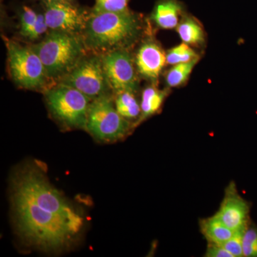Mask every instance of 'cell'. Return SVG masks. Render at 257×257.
Here are the masks:
<instances>
[{"label":"cell","instance_id":"8","mask_svg":"<svg viewBox=\"0 0 257 257\" xmlns=\"http://www.w3.org/2000/svg\"><path fill=\"white\" fill-rule=\"evenodd\" d=\"M49 31L82 35L90 8L64 1L40 2Z\"/></svg>","mask_w":257,"mask_h":257},{"label":"cell","instance_id":"24","mask_svg":"<svg viewBox=\"0 0 257 257\" xmlns=\"http://www.w3.org/2000/svg\"><path fill=\"white\" fill-rule=\"evenodd\" d=\"M205 256L207 257H233L230 254L222 245L218 243H208Z\"/></svg>","mask_w":257,"mask_h":257},{"label":"cell","instance_id":"13","mask_svg":"<svg viewBox=\"0 0 257 257\" xmlns=\"http://www.w3.org/2000/svg\"><path fill=\"white\" fill-rule=\"evenodd\" d=\"M200 229L208 243L218 244L226 242L237 232L226 226L215 214L201 221Z\"/></svg>","mask_w":257,"mask_h":257},{"label":"cell","instance_id":"11","mask_svg":"<svg viewBox=\"0 0 257 257\" xmlns=\"http://www.w3.org/2000/svg\"><path fill=\"white\" fill-rule=\"evenodd\" d=\"M135 61L139 75L156 84L167 64V57L160 44L153 39L148 38L140 45Z\"/></svg>","mask_w":257,"mask_h":257},{"label":"cell","instance_id":"20","mask_svg":"<svg viewBox=\"0 0 257 257\" xmlns=\"http://www.w3.org/2000/svg\"><path fill=\"white\" fill-rule=\"evenodd\" d=\"M243 253L245 257H257V226L251 223L243 233Z\"/></svg>","mask_w":257,"mask_h":257},{"label":"cell","instance_id":"18","mask_svg":"<svg viewBox=\"0 0 257 257\" xmlns=\"http://www.w3.org/2000/svg\"><path fill=\"white\" fill-rule=\"evenodd\" d=\"M166 57H167V64L171 65L186 63L196 59H199L197 52L184 42L170 49L166 54Z\"/></svg>","mask_w":257,"mask_h":257},{"label":"cell","instance_id":"1","mask_svg":"<svg viewBox=\"0 0 257 257\" xmlns=\"http://www.w3.org/2000/svg\"><path fill=\"white\" fill-rule=\"evenodd\" d=\"M12 203L20 236L43 251L68 247L82 231L83 216L50 183L37 163L27 164L15 172Z\"/></svg>","mask_w":257,"mask_h":257},{"label":"cell","instance_id":"6","mask_svg":"<svg viewBox=\"0 0 257 257\" xmlns=\"http://www.w3.org/2000/svg\"><path fill=\"white\" fill-rule=\"evenodd\" d=\"M58 83L77 89L92 101L102 96L114 95L102 55L92 52H88Z\"/></svg>","mask_w":257,"mask_h":257},{"label":"cell","instance_id":"22","mask_svg":"<svg viewBox=\"0 0 257 257\" xmlns=\"http://www.w3.org/2000/svg\"><path fill=\"white\" fill-rule=\"evenodd\" d=\"M37 11H38V16H37L36 23H35L28 39L29 41L34 42V43L40 42L49 32L43 9L40 4L39 5Z\"/></svg>","mask_w":257,"mask_h":257},{"label":"cell","instance_id":"17","mask_svg":"<svg viewBox=\"0 0 257 257\" xmlns=\"http://www.w3.org/2000/svg\"><path fill=\"white\" fill-rule=\"evenodd\" d=\"M198 61L199 59H196L186 63L173 65L166 75L167 86L169 87H177L187 82Z\"/></svg>","mask_w":257,"mask_h":257},{"label":"cell","instance_id":"12","mask_svg":"<svg viewBox=\"0 0 257 257\" xmlns=\"http://www.w3.org/2000/svg\"><path fill=\"white\" fill-rule=\"evenodd\" d=\"M183 7L177 0H159L151 15V20L164 30H172L179 25Z\"/></svg>","mask_w":257,"mask_h":257},{"label":"cell","instance_id":"14","mask_svg":"<svg viewBox=\"0 0 257 257\" xmlns=\"http://www.w3.org/2000/svg\"><path fill=\"white\" fill-rule=\"evenodd\" d=\"M167 95V91L159 89L155 84L145 88L142 94V100L140 102L142 112L138 123L160 110Z\"/></svg>","mask_w":257,"mask_h":257},{"label":"cell","instance_id":"3","mask_svg":"<svg viewBox=\"0 0 257 257\" xmlns=\"http://www.w3.org/2000/svg\"><path fill=\"white\" fill-rule=\"evenodd\" d=\"M31 46L45 66L50 86L60 82L89 52L81 35L57 31H49Z\"/></svg>","mask_w":257,"mask_h":257},{"label":"cell","instance_id":"4","mask_svg":"<svg viewBox=\"0 0 257 257\" xmlns=\"http://www.w3.org/2000/svg\"><path fill=\"white\" fill-rule=\"evenodd\" d=\"M10 78L22 89L44 92L50 87L45 66L31 45H24L3 37Z\"/></svg>","mask_w":257,"mask_h":257},{"label":"cell","instance_id":"25","mask_svg":"<svg viewBox=\"0 0 257 257\" xmlns=\"http://www.w3.org/2000/svg\"><path fill=\"white\" fill-rule=\"evenodd\" d=\"M32 1H64V2H69V3H77L76 0H32Z\"/></svg>","mask_w":257,"mask_h":257},{"label":"cell","instance_id":"9","mask_svg":"<svg viewBox=\"0 0 257 257\" xmlns=\"http://www.w3.org/2000/svg\"><path fill=\"white\" fill-rule=\"evenodd\" d=\"M102 55L106 75L113 92L136 93L140 87L135 57L130 50H117Z\"/></svg>","mask_w":257,"mask_h":257},{"label":"cell","instance_id":"19","mask_svg":"<svg viewBox=\"0 0 257 257\" xmlns=\"http://www.w3.org/2000/svg\"><path fill=\"white\" fill-rule=\"evenodd\" d=\"M18 13L20 19V34L28 40L36 23L38 11L31 7L22 5L19 8Z\"/></svg>","mask_w":257,"mask_h":257},{"label":"cell","instance_id":"7","mask_svg":"<svg viewBox=\"0 0 257 257\" xmlns=\"http://www.w3.org/2000/svg\"><path fill=\"white\" fill-rule=\"evenodd\" d=\"M132 124L116 110L114 95L105 96L91 101L86 130L104 143L118 141L127 135Z\"/></svg>","mask_w":257,"mask_h":257},{"label":"cell","instance_id":"23","mask_svg":"<svg viewBox=\"0 0 257 257\" xmlns=\"http://www.w3.org/2000/svg\"><path fill=\"white\" fill-rule=\"evenodd\" d=\"M244 231H237L232 238L222 243L223 247L233 257H242L243 236Z\"/></svg>","mask_w":257,"mask_h":257},{"label":"cell","instance_id":"10","mask_svg":"<svg viewBox=\"0 0 257 257\" xmlns=\"http://www.w3.org/2000/svg\"><path fill=\"white\" fill-rule=\"evenodd\" d=\"M250 204L239 195L234 182L226 189L224 199L215 215L234 231H245L250 224Z\"/></svg>","mask_w":257,"mask_h":257},{"label":"cell","instance_id":"16","mask_svg":"<svg viewBox=\"0 0 257 257\" xmlns=\"http://www.w3.org/2000/svg\"><path fill=\"white\" fill-rule=\"evenodd\" d=\"M177 28L179 37L184 43L189 45H199L204 42V30L197 20L192 17H185L182 19Z\"/></svg>","mask_w":257,"mask_h":257},{"label":"cell","instance_id":"15","mask_svg":"<svg viewBox=\"0 0 257 257\" xmlns=\"http://www.w3.org/2000/svg\"><path fill=\"white\" fill-rule=\"evenodd\" d=\"M136 93L120 92L114 94V101L119 114L128 121L140 119L141 116V104L135 96Z\"/></svg>","mask_w":257,"mask_h":257},{"label":"cell","instance_id":"21","mask_svg":"<svg viewBox=\"0 0 257 257\" xmlns=\"http://www.w3.org/2000/svg\"><path fill=\"white\" fill-rule=\"evenodd\" d=\"M131 0H95V4L92 8L96 12L119 13L130 9L128 5Z\"/></svg>","mask_w":257,"mask_h":257},{"label":"cell","instance_id":"2","mask_svg":"<svg viewBox=\"0 0 257 257\" xmlns=\"http://www.w3.org/2000/svg\"><path fill=\"white\" fill-rule=\"evenodd\" d=\"M142 33L141 17L130 9L107 13L90 8L81 36L89 52L104 55L114 50H130Z\"/></svg>","mask_w":257,"mask_h":257},{"label":"cell","instance_id":"5","mask_svg":"<svg viewBox=\"0 0 257 257\" xmlns=\"http://www.w3.org/2000/svg\"><path fill=\"white\" fill-rule=\"evenodd\" d=\"M43 93L51 116L61 126L69 130H86L92 101L89 97L77 89L60 83L50 86Z\"/></svg>","mask_w":257,"mask_h":257}]
</instances>
